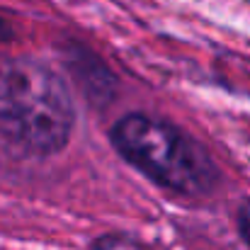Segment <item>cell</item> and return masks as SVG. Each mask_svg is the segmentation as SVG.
I'll use <instances>...</instances> for the list:
<instances>
[{
  "mask_svg": "<svg viewBox=\"0 0 250 250\" xmlns=\"http://www.w3.org/2000/svg\"><path fill=\"white\" fill-rule=\"evenodd\" d=\"M238 233L250 248V199H246L238 209Z\"/></svg>",
  "mask_w": 250,
  "mask_h": 250,
  "instance_id": "cell-4",
  "label": "cell"
},
{
  "mask_svg": "<svg viewBox=\"0 0 250 250\" xmlns=\"http://www.w3.org/2000/svg\"><path fill=\"white\" fill-rule=\"evenodd\" d=\"M109 141L129 166L177 197L199 199L221 185V170L209 151L161 117L124 114L112 124Z\"/></svg>",
  "mask_w": 250,
  "mask_h": 250,
  "instance_id": "cell-2",
  "label": "cell"
},
{
  "mask_svg": "<svg viewBox=\"0 0 250 250\" xmlns=\"http://www.w3.org/2000/svg\"><path fill=\"white\" fill-rule=\"evenodd\" d=\"M87 250H151L148 246L139 243L131 236H122V233H104L100 238H95Z\"/></svg>",
  "mask_w": 250,
  "mask_h": 250,
  "instance_id": "cell-3",
  "label": "cell"
},
{
  "mask_svg": "<svg viewBox=\"0 0 250 250\" xmlns=\"http://www.w3.org/2000/svg\"><path fill=\"white\" fill-rule=\"evenodd\" d=\"M76 109L66 81L27 56H0V136L32 156L61 153L73 134Z\"/></svg>",
  "mask_w": 250,
  "mask_h": 250,
  "instance_id": "cell-1",
  "label": "cell"
}]
</instances>
